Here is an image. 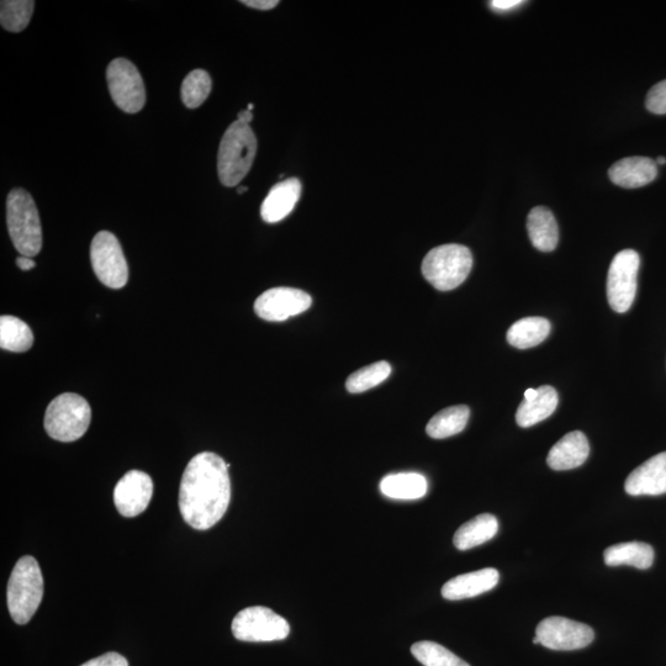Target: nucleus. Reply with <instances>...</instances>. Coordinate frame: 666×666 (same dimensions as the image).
Here are the masks:
<instances>
[{
	"label": "nucleus",
	"instance_id": "f257e3e1",
	"mask_svg": "<svg viewBox=\"0 0 666 666\" xmlns=\"http://www.w3.org/2000/svg\"><path fill=\"white\" fill-rule=\"evenodd\" d=\"M230 465L218 454H197L187 465L179 489V510L184 521L198 531L214 527L229 509Z\"/></svg>",
	"mask_w": 666,
	"mask_h": 666
},
{
	"label": "nucleus",
	"instance_id": "f03ea898",
	"mask_svg": "<svg viewBox=\"0 0 666 666\" xmlns=\"http://www.w3.org/2000/svg\"><path fill=\"white\" fill-rule=\"evenodd\" d=\"M257 139L250 125L235 121L222 137L218 171L220 182L225 187H235L247 176L255 161Z\"/></svg>",
	"mask_w": 666,
	"mask_h": 666
},
{
	"label": "nucleus",
	"instance_id": "7ed1b4c3",
	"mask_svg": "<svg viewBox=\"0 0 666 666\" xmlns=\"http://www.w3.org/2000/svg\"><path fill=\"white\" fill-rule=\"evenodd\" d=\"M44 597V578L33 557L19 560L8 584V609L18 625H26L35 615Z\"/></svg>",
	"mask_w": 666,
	"mask_h": 666
},
{
	"label": "nucleus",
	"instance_id": "20e7f679",
	"mask_svg": "<svg viewBox=\"0 0 666 666\" xmlns=\"http://www.w3.org/2000/svg\"><path fill=\"white\" fill-rule=\"evenodd\" d=\"M7 222L10 239L21 256L33 258L42 248V227L33 197L24 189L8 195Z\"/></svg>",
	"mask_w": 666,
	"mask_h": 666
},
{
	"label": "nucleus",
	"instance_id": "39448f33",
	"mask_svg": "<svg viewBox=\"0 0 666 666\" xmlns=\"http://www.w3.org/2000/svg\"><path fill=\"white\" fill-rule=\"evenodd\" d=\"M473 268V255L468 247L449 243L433 248L422 263L427 282L441 292L459 287Z\"/></svg>",
	"mask_w": 666,
	"mask_h": 666
},
{
	"label": "nucleus",
	"instance_id": "423d86ee",
	"mask_svg": "<svg viewBox=\"0 0 666 666\" xmlns=\"http://www.w3.org/2000/svg\"><path fill=\"white\" fill-rule=\"evenodd\" d=\"M92 410L81 395L66 393L57 396L47 407L45 430L60 442H74L86 435L91 425Z\"/></svg>",
	"mask_w": 666,
	"mask_h": 666
},
{
	"label": "nucleus",
	"instance_id": "0eeeda50",
	"mask_svg": "<svg viewBox=\"0 0 666 666\" xmlns=\"http://www.w3.org/2000/svg\"><path fill=\"white\" fill-rule=\"evenodd\" d=\"M231 629L236 639L252 643L283 641L290 633L287 620L263 606L248 607L237 613Z\"/></svg>",
	"mask_w": 666,
	"mask_h": 666
},
{
	"label": "nucleus",
	"instance_id": "6e6552de",
	"mask_svg": "<svg viewBox=\"0 0 666 666\" xmlns=\"http://www.w3.org/2000/svg\"><path fill=\"white\" fill-rule=\"evenodd\" d=\"M92 267L95 276L105 287L124 288L129 279L128 263L120 242L109 231L95 235L91 246Z\"/></svg>",
	"mask_w": 666,
	"mask_h": 666
},
{
	"label": "nucleus",
	"instance_id": "1a4fd4ad",
	"mask_svg": "<svg viewBox=\"0 0 666 666\" xmlns=\"http://www.w3.org/2000/svg\"><path fill=\"white\" fill-rule=\"evenodd\" d=\"M107 79L111 98L125 113L136 114L145 107V84L134 63L116 58L108 66Z\"/></svg>",
	"mask_w": 666,
	"mask_h": 666
},
{
	"label": "nucleus",
	"instance_id": "9d476101",
	"mask_svg": "<svg viewBox=\"0 0 666 666\" xmlns=\"http://www.w3.org/2000/svg\"><path fill=\"white\" fill-rule=\"evenodd\" d=\"M641 258L636 251L618 252L610 266L607 277V298L616 313H627L637 294L638 271Z\"/></svg>",
	"mask_w": 666,
	"mask_h": 666
},
{
	"label": "nucleus",
	"instance_id": "9b49d317",
	"mask_svg": "<svg viewBox=\"0 0 666 666\" xmlns=\"http://www.w3.org/2000/svg\"><path fill=\"white\" fill-rule=\"evenodd\" d=\"M536 637L543 647L569 652L590 646L595 634L584 623L564 617H548L537 626Z\"/></svg>",
	"mask_w": 666,
	"mask_h": 666
},
{
	"label": "nucleus",
	"instance_id": "f8f14e48",
	"mask_svg": "<svg viewBox=\"0 0 666 666\" xmlns=\"http://www.w3.org/2000/svg\"><path fill=\"white\" fill-rule=\"evenodd\" d=\"M311 304L313 299L303 290L273 288L259 296L255 303V311L263 320L279 322L305 313Z\"/></svg>",
	"mask_w": 666,
	"mask_h": 666
},
{
	"label": "nucleus",
	"instance_id": "ddd939ff",
	"mask_svg": "<svg viewBox=\"0 0 666 666\" xmlns=\"http://www.w3.org/2000/svg\"><path fill=\"white\" fill-rule=\"evenodd\" d=\"M153 495V481L150 475L140 470H130L116 484L114 502L120 515L136 517L150 505Z\"/></svg>",
	"mask_w": 666,
	"mask_h": 666
},
{
	"label": "nucleus",
	"instance_id": "4468645a",
	"mask_svg": "<svg viewBox=\"0 0 666 666\" xmlns=\"http://www.w3.org/2000/svg\"><path fill=\"white\" fill-rule=\"evenodd\" d=\"M626 493L632 496L666 494V452L648 459L628 475Z\"/></svg>",
	"mask_w": 666,
	"mask_h": 666
},
{
	"label": "nucleus",
	"instance_id": "2eb2a0df",
	"mask_svg": "<svg viewBox=\"0 0 666 666\" xmlns=\"http://www.w3.org/2000/svg\"><path fill=\"white\" fill-rule=\"evenodd\" d=\"M499 580L500 574L498 570L493 568L459 575L444 584L442 596L449 601L472 599V597L493 590L498 585Z\"/></svg>",
	"mask_w": 666,
	"mask_h": 666
},
{
	"label": "nucleus",
	"instance_id": "dca6fc26",
	"mask_svg": "<svg viewBox=\"0 0 666 666\" xmlns=\"http://www.w3.org/2000/svg\"><path fill=\"white\" fill-rule=\"evenodd\" d=\"M609 176L618 187L641 188L657 178L658 165L648 157L623 158L610 168Z\"/></svg>",
	"mask_w": 666,
	"mask_h": 666
},
{
	"label": "nucleus",
	"instance_id": "f3484780",
	"mask_svg": "<svg viewBox=\"0 0 666 666\" xmlns=\"http://www.w3.org/2000/svg\"><path fill=\"white\" fill-rule=\"evenodd\" d=\"M589 454L588 438L583 432L574 431L555 443V446L549 451L547 463L553 470L562 472V470L579 468L586 462Z\"/></svg>",
	"mask_w": 666,
	"mask_h": 666
},
{
	"label": "nucleus",
	"instance_id": "a211bd4d",
	"mask_svg": "<svg viewBox=\"0 0 666 666\" xmlns=\"http://www.w3.org/2000/svg\"><path fill=\"white\" fill-rule=\"evenodd\" d=\"M301 195L299 179L290 178L279 182L268 193L261 206L262 219L268 224H276L292 213Z\"/></svg>",
	"mask_w": 666,
	"mask_h": 666
},
{
	"label": "nucleus",
	"instance_id": "6ab92c4d",
	"mask_svg": "<svg viewBox=\"0 0 666 666\" xmlns=\"http://www.w3.org/2000/svg\"><path fill=\"white\" fill-rule=\"evenodd\" d=\"M527 230L532 245L538 251L552 252L559 242V227L551 210L544 206L532 209L527 219Z\"/></svg>",
	"mask_w": 666,
	"mask_h": 666
},
{
	"label": "nucleus",
	"instance_id": "aec40b11",
	"mask_svg": "<svg viewBox=\"0 0 666 666\" xmlns=\"http://www.w3.org/2000/svg\"><path fill=\"white\" fill-rule=\"evenodd\" d=\"M538 396L533 400H523L516 412L518 426L523 428L535 426L538 422L548 419L558 407V393L549 385L538 388Z\"/></svg>",
	"mask_w": 666,
	"mask_h": 666
},
{
	"label": "nucleus",
	"instance_id": "412c9836",
	"mask_svg": "<svg viewBox=\"0 0 666 666\" xmlns=\"http://www.w3.org/2000/svg\"><path fill=\"white\" fill-rule=\"evenodd\" d=\"M499 531L498 518L490 514L479 515L458 528L453 542L459 551H468L484 544Z\"/></svg>",
	"mask_w": 666,
	"mask_h": 666
},
{
	"label": "nucleus",
	"instance_id": "4be33fe9",
	"mask_svg": "<svg viewBox=\"0 0 666 666\" xmlns=\"http://www.w3.org/2000/svg\"><path fill=\"white\" fill-rule=\"evenodd\" d=\"M427 480L419 473L391 474L380 481V491L395 500H419L427 493Z\"/></svg>",
	"mask_w": 666,
	"mask_h": 666
},
{
	"label": "nucleus",
	"instance_id": "5701e85b",
	"mask_svg": "<svg viewBox=\"0 0 666 666\" xmlns=\"http://www.w3.org/2000/svg\"><path fill=\"white\" fill-rule=\"evenodd\" d=\"M604 559L605 564L609 567L631 565V567L646 570L653 565L654 549L643 542L620 543L607 548Z\"/></svg>",
	"mask_w": 666,
	"mask_h": 666
},
{
	"label": "nucleus",
	"instance_id": "b1692460",
	"mask_svg": "<svg viewBox=\"0 0 666 666\" xmlns=\"http://www.w3.org/2000/svg\"><path fill=\"white\" fill-rule=\"evenodd\" d=\"M551 322L544 317H526L515 322L507 331V342L518 350L536 347L551 333Z\"/></svg>",
	"mask_w": 666,
	"mask_h": 666
},
{
	"label": "nucleus",
	"instance_id": "393cba45",
	"mask_svg": "<svg viewBox=\"0 0 666 666\" xmlns=\"http://www.w3.org/2000/svg\"><path fill=\"white\" fill-rule=\"evenodd\" d=\"M470 416L468 406L447 407L433 416L426 427L427 435L435 440H444L461 433L467 426Z\"/></svg>",
	"mask_w": 666,
	"mask_h": 666
},
{
	"label": "nucleus",
	"instance_id": "a878e982",
	"mask_svg": "<svg viewBox=\"0 0 666 666\" xmlns=\"http://www.w3.org/2000/svg\"><path fill=\"white\" fill-rule=\"evenodd\" d=\"M34 345V333L15 316L0 317V347L10 352H26Z\"/></svg>",
	"mask_w": 666,
	"mask_h": 666
},
{
	"label": "nucleus",
	"instance_id": "bb28decb",
	"mask_svg": "<svg viewBox=\"0 0 666 666\" xmlns=\"http://www.w3.org/2000/svg\"><path fill=\"white\" fill-rule=\"evenodd\" d=\"M34 9L33 0H3L0 3V24L10 33H20L28 28Z\"/></svg>",
	"mask_w": 666,
	"mask_h": 666
},
{
	"label": "nucleus",
	"instance_id": "cd10ccee",
	"mask_svg": "<svg viewBox=\"0 0 666 666\" xmlns=\"http://www.w3.org/2000/svg\"><path fill=\"white\" fill-rule=\"evenodd\" d=\"M391 366L388 362L380 361L368 367L357 370L348 377L346 388L352 394L364 393L369 389L378 387L389 378Z\"/></svg>",
	"mask_w": 666,
	"mask_h": 666
},
{
	"label": "nucleus",
	"instance_id": "c85d7f7f",
	"mask_svg": "<svg viewBox=\"0 0 666 666\" xmlns=\"http://www.w3.org/2000/svg\"><path fill=\"white\" fill-rule=\"evenodd\" d=\"M411 653L424 666H470L441 644L424 641L415 643Z\"/></svg>",
	"mask_w": 666,
	"mask_h": 666
},
{
	"label": "nucleus",
	"instance_id": "c756f323",
	"mask_svg": "<svg viewBox=\"0 0 666 666\" xmlns=\"http://www.w3.org/2000/svg\"><path fill=\"white\" fill-rule=\"evenodd\" d=\"M213 88L209 73L204 70H195L185 77L182 84V100L185 107L197 109L202 105Z\"/></svg>",
	"mask_w": 666,
	"mask_h": 666
},
{
	"label": "nucleus",
	"instance_id": "7c9ffc66",
	"mask_svg": "<svg viewBox=\"0 0 666 666\" xmlns=\"http://www.w3.org/2000/svg\"><path fill=\"white\" fill-rule=\"evenodd\" d=\"M646 107L650 113L655 115L666 114V79L650 89L646 99Z\"/></svg>",
	"mask_w": 666,
	"mask_h": 666
},
{
	"label": "nucleus",
	"instance_id": "2f4dec72",
	"mask_svg": "<svg viewBox=\"0 0 666 666\" xmlns=\"http://www.w3.org/2000/svg\"><path fill=\"white\" fill-rule=\"evenodd\" d=\"M82 666H129L128 660L123 655L118 653H107L89 662L84 663Z\"/></svg>",
	"mask_w": 666,
	"mask_h": 666
},
{
	"label": "nucleus",
	"instance_id": "473e14b6",
	"mask_svg": "<svg viewBox=\"0 0 666 666\" xmlns=\"http://www.w3.org/2000/svg\"><path fill=\"white\" fill-rule=\"evenodd\" d=\"M243 5L258 10H271L279 4L278 0H243Z\"/></svg>",
	"mask_w": 666,
	"mask_h": 666
},
{
	"label": "nucleus",
	"instance_id": "72a5a7b5",
	"mask_svg": "<svg viewBox=\"0 0 666 666\" xmlns=\"http://www.w3.org/2000/svg\"><path fill=\"white\" fill-rule=\"evenodd\" d=\"M523 4L521 0H494L491 2V8L499 10V12H507V10H512Z\"/></svg>",
	"mask_w": 666,
	"mask_h": 666
},
{
	"label": "nucleus",
	"instance_id": "f704fd0d",
	"mask_svg": "<svg viewBox=\"0 0 666 666\" xmlns=\"http://www.w3.org/2000/svg\"><path fill=\"white\" fill-rule=\"evenodd\" d=\"M18 267L21 271H31V269L36 267V263L30 257L20 256L17 258Z\"/></svg>",
	"mask_w": 666,
	"mask_h": 666
},
{
	"label": "nucleus",
	"instance_id": "c9c22d12",
	"mask_svg": "<svg viewBox=\"0 0 666 666\" xmlns=\"http://www.w3.org/2000/svg\"><path fill=\"white\" fill-rule=\"evenodd\" d=\"M253 120V114L251 113L250 110H243L239 114V118H237V121H240L242 124H250L251 121Z\"/></svg>",
	"mask_w": 666,
	"mask_h": 666
},
{
	"label": "nucleus",
	"instance_id": "e433bc0d",
	"mask_svg": "<svg viewBox=\"0 0 666 666\" xmlns=\"http://www.w3.org/2000/svg\"><path fill=\"white\" fill-rule=\"evenodd\" d=\"M538 396V390L537 389H527L525 391V400H533L536 399Z\"/></svg>",
	"mask_w": 666,
	"mask_h": 666
},
{
	"label": "nucleus",
	"instance_id": "4c0bfd02",
	"mask_svg": "<svg viewBox=\"0 0 666 666\" xmlns=\"http://www.w3.org/2000/svg\"><path fill=\"white\" fill-rule=\"evenodd\" d=\"M655 162H657V165H665L666 158L665 157H658L657 161H655Z\"/></svg>",
	"mask_w": 666,
	"mask_h": 666
},
{
	"label": "nucleus",
	"instance_id": "58836bf2",
	"mask_svg": "<svg viewBox=\"0 0 666 666\" xmlns=\"http://www.w3.org/2000/svg\"><path fill=\"white\" fill-rule=\"evenodd\" d=\"M247 190H248L247 187H240L239 188V194H243V193L247 192Z\"/></svg>",
	"mask_w": 666,
	"mask_h": 666
},
{
	"label": "nucleus",
	"instance_id": "ea45409f",
	"mask_svg": "<svg viewBox=\"0 0 666 666\" xmlns=\"http://www.w3.org/2000/svg\"><path fill=\"white\" fill-rule=\"evenodd\" d=\"M253 108H255V105L250 104V105H248V109H247V110H250V111H251V110H253Z\"/></svg>",
	"mask_w": 666,
	"mask_h": 666
}]
</instances>
